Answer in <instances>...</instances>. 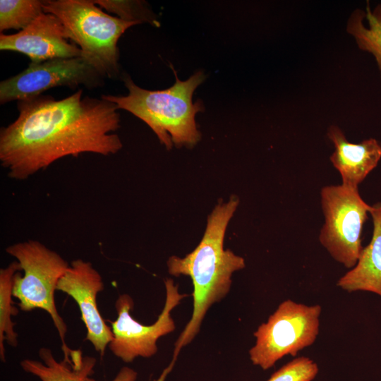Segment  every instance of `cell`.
I'll return each mask as SVG.
<instances>
[{"label": "cell", "mask_w": 381, "mask_h": 381, "mask_svg": "<svg viewBox=\"0 0 381 381\" xmlns=\"http://www.w3.org/2000/svg\"><path fill=\"white\" fill-rule=\"evenodd\" d=\"M43 12L42 1L1 0V33L9 29L20 31Z\"/></svg>", "instance_id": "obj_17"}, {"label": "cell", "mask_w": 381, "mask_h": 381, "mask_svg": "<svg viewBox=\"0 0 381 381\" xmlns=\"http://www.w3.org/2000/svg\"><path fill=\"white\" fill-rule=\"evenodd\" d=\"M83 92L78 89L59 100L40 95L18 101L17 119L0 131V163L9 178L25 180L67 156L121 150L117 106Z\"/></svg>", "instance_id": "obj_1"}, {"label": "cell", "mask_w": 381, "mask_h": 381, "mask_svg": "<svg viewBox=\"0 0 381 381\" xmlns=\"http://www.w3.org/2000/svg\"><path fill=\"white\" fill-rule=\"evenodd\" d=\"M321 313L318 304L308 306L291 299L282 302L253 333L256 341L249 350L253 364L266 370L283 357L296 356L311 346L319 334Z\"/></svg>", "instance_id": "obj_6"}, {"label": "cell", "mask_w": 381, "mask_h": 381, "mask_svg": "<svg viewBox=\"0 0 381 381\" xmlns=\"http://www.w3.org/2000/svg\"><path fill=\"white\" fill-rule=\"evenodd\" d=\"M373 232L370 243L363 248L356 265L339 279L337 286L351 293L370 291L381 296V202L370 207Z\"/></svg>", "instance_id": "obj_13"}, {"label": "cell", "mask_w": 381, "mask_h": 381, "mask_svg": "<svg viewBox=\"0 0 381 381\" xmlns=\"http://www.w3.org/2000/svg\"><path fill=\"white\" fill-rule=\"evenodd\" d=\"M104 83V78L82 56L30 62L22 72L0 83V103L34 97L56 87L93 89Z\"/></svg>", "instance_id": "obj_9"}, {"label": "cell", "mask_w": 381, "mask_h": 381, "mask_svg": "<svg viewBox=\"0 0 381 381\" xmlns=\"http://www.w3.org/2000/svg\"><path fill=\"white\" fill-rule=\"evenodd\" d=\"M42 8L60 20L82 57L104 78L119 75L118 41L128 28L139 23L109 15L90 0H43Z\"/></svg>", "instance_id": "obj_4"}, {"label": "cell", "mask_w": 381, "mask_h": 381, "mask_svg": "<svg viewBox=\"0 0 381 381\" xmlns=\"http://www.w3.org/2000/svg\"><path fill=\"white\" fill-rule=\"evenodd\" d=\"M138 373L133 369L124 366L119 371L116 377L111 381H135ZM86 381H97L88 377Z\"/></svg>", "instance_id": "obj_20"}, {"label": "cell", "mask_w": 381, "mask_h": 381, "mask_svg": "<svg viewBox=\"0 0 381 381\" xmlns=\"http://www.w3.org/2000/svg\"><path fill=\"white\" fill-rule=\"evenodd\" d=\"M320 202L325 224L319 241L334 260L351 269L363 249V226L371 206L362 199L358 188L342 184L323 187Z\"/></svg>", "instance_id": "obj_7"}, {"label": "cell", "mask_w": 381, "mask_h": 381, "mask_svg": "<svg viewBox=\"0 0 381 381\" xmlns=\"http://www.w3.org/2000/svg\"><path fill=\"white\" fill-rule=\"evenodd\" d=\"M318 372L316 362L308 357L300 356L284 365L266 381H312Z\"/></svg>", "instance_id": "obj_19"}, {"label": "cell", "mask_w": 381, "mask_h": 381, "mask_svg": "<svg viewBox=\"0 0 381 381\" xmlns=\"http://www.w3.org/2000/svg\"><path fill=\"white\" fill-rule=\"evenodd\" d=\"M68 40L60 20L43 12L23 30L12 35L1 33L0 49L21 53L35 64L56 58L82 56L80 49Z\"/></svg>", "instance_id": "obj_11"}, {"label": "cell", "mask_w": 381, "mask_h": 381, "mask_svg": "<svg viewBox=\"0 0 381 381\" xmlns=\"http://www.w3.org/2000/svg\"><path fill=\"white\" fill-rule=\"evenodd\" d=\"M175 75L176 82L169 88L148 90L138 86L125 75L123 80L128 91L126 96L103 95L102 97L143 121L168 150L172 144L193 146L200 137L195 118L202 106L198 102L193 104L192 97L205 75L199 71L184 81Z\"/></svg>", "instance_id": "obj_3"}, {"label": "cell", "mask_w": 381, "mask_h": 381, "mask_svg": "<svg viewBox=\"0 0 381 381\" xmlns=\"http://www.w3.org/2000/svg\"><path fill=\"white\" fill-rule=\"evenodd\" d=\"M327 136L334 146L330 161L341 176V184L358 188L381 159V144L375 138L350 143L336 126L329 128Z\"/></svg>", "instance_id": "obj_12"}, {"label": "cell", "mask_w": 381, "mask_h": 381, "mask_svg": "<svg viewBox=\"0 0 381 381\" xmlns=\"http://www.w3.org/2000/svg\"><path fill=\"white\" fill-rule=\"evenodd\" d=\"M164 285V308L157 320L150 325H143L131 316L130 312L134 302L128 294H121L116 299L117 318L110 322L113 339L109 348L123 362L131 363L137 357H152L157 352V340L174 331L176 325L171 312L188 295L181 294L178 285L170 278L165 279Z\"/></svg>", "instance_id": "obj_8"}, {"label": "cell", "mask_w": 381, "mask_h": 381, "mask_svg": "<svg viewBox=\"0 0 381 381\" xmlns=\"http://www.w3.org/2000/svg\"><path fill=\"white\" fill-rule=\"evenodd\" d=\"M42 362L24 359L20 364L23 370L37 377L41 381H86L94 373L96 358L83 356L80 350H71V362L56 360L50 349L42 347L39 350Z\"/></svg>", "instance_id": "obj_14"}, {"label": "cell", "mask_w": 381, "mask_h": 381, "mask_svg": "<svg viewBox=\"0 0 381 381\" xmlns=\"http://www.w3.org/2000/svg\"><path fill=\"white\" fill-rule=\"evenodd\" d=\"M94 4L120 19L130 22H147L158 25L154 13L141 1L95 0Z\"/></svg>", "instance_id": "obj_18"}, {"label": "cell", "mask_w": 381, "mask_h": 381, "mask_svg": "<svg viewBox=\"0 0 381 381\" xmlns=\"http://www.w3.org/2000/svg\"><path fill=\"white\" fill-rule=\"evenodd\" d=\"M6 251L16 259L23 272H16L13 279V296L18 300L20 309L29 312L39 308L49 313L61 340L64 358L68 359L71 349L65 341L67 327L57 311L54 293L68 263L35 240L14 243Z\"/></svg>", "instance_id": "obj_5"}, {"label": "cell", "mask_w": 381, "mask_h": 381, "mask_svg": "<svg viewBox=\"0 0 381 381\" xmlns=\"http://www.w3.org/2000/svg\"><path fill=\"white\" fill-rule=\"evenodd\" d=\"M347 32L355 39L360 49L372 54L381 78V3L365 11L356 9L346 25Z\"/></svg>", "instance_id": "obj_15"}, {"label": "cell", "mask_w": 381, "mask_h": 381, "mask_svg": "<svg viewBox=\"0 0 381 381\" xmlns=\"http://www.w3.org/2000/svg\"><path fill=\"white\" fill-rule=\"evenodd\" d=\"M104 288L99 272L91 262L82 259L72 261L56 287L78 304L87 329L86 339L102 357L113 339L111 328L102 318L97 303V296Z\"/></svg>", "instance_id": "obj_10"}, {"label": "cell", "mask_w": 381, "mask_h": 381, "mask_svg": "<svg viewBox=\"0 0 381 381\" xmlns=\"http://www.w3.org/2000/svg\"><path fill=\"white\" fill-rule=\"evenodd\" d=\"M19 271L21 267L18 261L0 270V358L3 362L5 361L4 341L12 346L18 344V334L11 317L18 313L13 305L12 297L14 276Z\"/></svg>", "instance_id": "obj_16"}, {"label": "cell", "mask_w": 381, "mask_h": 381, "mask_svg": "<svg viewBox=\"0 0 381 381\" xmlns=\"http://www.w3.org/2000/svg\"><path fill=\"white\" fill-rule=\"evenodd\" d=\"M236 196L217 205L208 217L199 244L184 258L171 256L167 260L169 273L189 276L193 285L191 318L175 342L172 360L155 381H165L183 347L190 344L200 331L205 314L215 303L229 292L234 272L243 269L244 259L224 248L227 225L238 205Z\"/></svg>", "instance_id": "obj_2"}]
</instances>
